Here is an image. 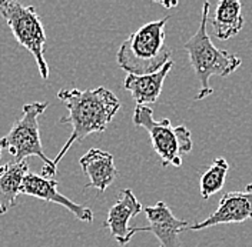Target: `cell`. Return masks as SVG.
Segmentation results:
<instances>
[{
  "label": "cell",
  "instance_id": "cell-2",
  "mask_svg": "<svg viewBox=\"0 0 252 247\" xmlns=\"http://www.w3.org/2000/svg\"><path fill=\"white\" fill-rule=\"evenodd\" d=\"M168 20L169 16L149 22L122 42L116 53V62L127 75H152L169 62L171 52L165 47Z\"/></svg>",
  "mask_w": 252,
  "mask_h": 247
},
{
  "label": "cell",
  "instance_id": "cell-6",
  "mask_svg": "<svg viewBox=\"0 0 252 247\" xmlns=\"http://www.w3.org/2000/svg\"><path fill=\"white\" fill-rule=\"evenodd\" d=\"M0 16L4 19L17 43L29 50L37 64L40 78L47 80L49 66L45 59L46 33L34 6H25L15 0H0Z\"/></svg>",
  "mask_w": 252,
  "mask_h": 247
},
{
  "label": "cell",
  "instance_id": "cell-5",
  "mask_svg": "<svg viewBox=\"0 0 252 247\" xmlns=\"http://www.w3.org/2000/svg\"><path fill=\"white\" fill-rule=\"evenodd\" d=\"M133 123L149 133L154 150L162 160V166H182V156L192 150V137L187 126L172 127L169 119L155 120L154 111L148 106L136 105Z\"/></svg>",
  "mask_w": 252,
  "mask_h": 247
},
{
  "label": "cell",
  "instance_id": "cell-1",
  "mask_svg": "<svg viewBox=\"0 0 252 247\" xmlns=\"http://www.w3.org/2000/svg\"><path fill=\"white\" fill-rule=\"evenodd\" d=\"M58 99L67 109L69 114L61 119V123L72 126V133L62 150L53 159L58 163L69 152L73 143L82 141L92 133H102L113 120L121 109L119 99L106 87H96L88 90L62 89L58 92Z\"/></svg>",
  "mask_w": 252,
  "mask_h": 247
},
{
  "label": "cell",
  "instance_id": "cell-9",
  "mask_svg": "<svg viewBox=\"0 0 252 247\" xmlns=\"http://www.w3.org/2000/svg\"><path fill=\"white\" fill-rule=\"evenodd\" d=\"M20 193L40 199V200L56 203L64 209H67L80 221H86V223L94 221V212L89 207H86L83 204H78L70 199H67L66 196H63L62 193H59L58 182L55 179L43 177V176H39L34 173H28L23 180Z\"/></svg>",
  "mask_w": 252,
  "mask_h": 247
},
{
  "label": "cell",
  "instance_id": "cell-14",
  "mask_svg": "<svg viewBox=\"0 0 252 247\" xmlns=\"http://www.w3.org/2000/svg\"><path fill=\"white\" fill-rule=\"evenodd\" d=\"M29 173L28 162H10L0 167V216L6 215L17 203L20 189Z\"/></svg>",
  "mask_w": 252,
  "mask_h": 247
},
{
  "label": "cell",
  "instance_id": "cell-3",
  "mask_svg": "<svg viewBox=\"0 0 252 247\" xmlns=\"http://www.w3.org/2000/svg\"><path fill=\"white\" fill-rule=\"evenodd\" d=\"M209 3L205 1L202 7V20L195 31L185 43V50L188 53L189 63L199 82V92L195 96L196 100H202L212 94L214 89L209 84L212 76L226 78L241 67L242 60L226 50H220L214 46L211 36L208 33V17H209Z\"/></svg>",
  "mask_w": 252,
  "mask_h": 247
},
{
  "label": "cell",
  "instance_id": "cell-13",
  "mask_svg": "<svg viewBox=\"0 0 252 247\" xmlns=\"http://www.w3.org/2000/svg\"><path fill=\"white\" fill-rule=\"evenodd\" d=\"M214 36L220 40H228L236 36L244 27L242 4L238 0H220L211 16Z\"/></svg>",
  "mask_w": 252,
  "mask_h": 247
},
{
  "label": "cell",
  "instance_id": "cell-11",
  "mask_svg": "<svg viewBox=\"0 0 252 247\" xmlns=\"http://www.w3.org/2000/svg\"><path fill=\"white\" fill-rule=\"evenodd\" d=\"M79 163L83 173L89 177L85 189H96L99 193H103L118 176L113 156L100 149H89L80 157Z\"/></svg>",
  "mask_w": 252,
  "mask_h": 247
},
{
  "label": "cell",
  "instance_id": "cell-16",
  "mask_svg": "<svg viewBox=\"0 0 252 247\" xmlns=\"http://www.w3.org/2000/svg\"><path fill=\"white\" fill-rule=\"evenodd\" d=\"M159 4H162L163 7H166V9H171V7H175V6H178V1H166V3H162V1H158Z\"/></svg>",
  "mask_w": 252,
  "mask_h": 247
},
{
  "label": "cell",
  "instance_id": "cell-8",
  "mask_svg": "<svg viewBox=\"0 0 252 247\" xmlns=\"http://www.w3.org/2000/svg\"><path fill=\"white\" fill-rule=\"evenodd\" d=\"M145 213L149 224L146 227H132V236L139 232L152 233L158 240L159 247H179V234L188 230L189 223L173 216L172 210L163 203L158 201L155 206H146Z\"/></svg>",
  "mask_w": 252,
  "mask_h": 247
},
{
  "label": "cell",
  "instance_id": "cell-12",
  "mask_svg": "<svg viewBox=\"0 0 252 247\" xmlns=\"http://www.w3.org/2000/svg\"><path fill=\"white\" fill-rule=\"evenodd\" d=\"M172 67L173 62L169 60L160 70H158L157 73L145 75V76L127 75L124 80V87L132 94L136 105L146 106V105L155 103L160 96L163 82L169 75Z\"/></svg>",
  "mask_w": 252,
  "mask_h": 247
},
{
  "label": "cell",
  "instance_id": "cell-4",
  "mask_svg": "<svg viewBox=\"0 0 252 247\" xmlns=\"http://www.w3.org/2000/svg\"><path fill=\"white\" fill-rule=\"evenodd\" d=\"M46 109L47 102L26 103L22 108V117L12 126L10 132L0 139V149L9 150L15 163L25 162L32 156L39 157L43 162L42 176L53 179L56 165L45 155L39 133V116L43 114Z\"/></svg>",
  "mask_w": 252,
  "mask_h": 247
},
{
  "label": "cell",
  "instance_id": "cell-10",
  "mask_svg": "<svg viewBox=\"0 0 252 247\" xmlns=\"http://www.w3.org/2000/svg\"><path fill=\"white\" fill-rule=\"evenodd\" d=\"M143 209L145 207L138 201L130 189H124L119 193L118 200L109 209L105 226L109 229L112 237L121 246H126L133 237L132 229L129 227V220L138 216L141 212H143Z\"/></svg>",
  "mask_w": 252,
  "mask_h": 247
},
{
  "label": "cell",
  "instance_id": "cell-17",
  "mask_svg": "<svg viewBox=\"0 0 252 247\" xmlns=\"http://www.w3.org/2000/svg\"><path fill=\"white\" fill-rule=\"evenodd\" d=\"M0 157H1V149H0Z\"/></svg>",
  "mask_w": 252,
  "mask_h": 247
},
{
  "label": "cell",
  "instance_id": "cell-15",
  "mask_svg": "<svg viewBox=\"0 0 252 247\" xmlns=\"http://www.w3.org/2000/svg\"><path fill=\"white\" fill-rule=\"evenodd\" d=\"M229 170V165L225 159L218 157L214 160V163L205 170L199 180L201 187V196L202 199H209L215 193H218L225 185V179Z\"/></svg>",
  "mask_w": 252,
  "mask_h": 247
},
{
  "label": "cell",
  "instance_id": "cell-7",
  "mask_svg": "<svg viewBox=\"0 0 252 247\" xmlns=\"http://www.w3.org/2000/svg\"><path fill=\"white\" fill-rule=\"evenodd\" d=\"M252 219V183L244 190L228 192L220 197L218 207L204 221L189 224L188 230H204L220 224L242 223Z\"/></svg>",
  "mask_w": 252,
  "mask_h": 247
}]
</instances>
